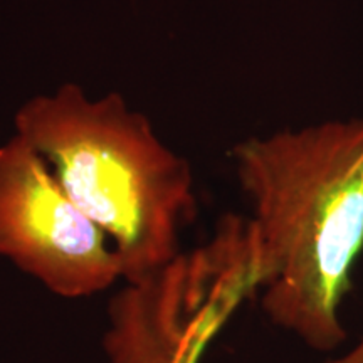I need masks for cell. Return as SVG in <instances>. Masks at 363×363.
I'll return each mask as SVG.
<instances>
[{"label": "cell", "instance_id": "obj_1", "mask_svg": "<svg viewBox=\"0 0 363 363\" xmlns=\"http://www.w3.org/2000/svg\"><path fill=\"white\" fill-rule=\"evenodd\" d=\"M230 157L252 207L262 311L311 350H337L363 252V118L252 136Z\"/></svg>", "mask_w": 363, "mask_h": 363}, {"label": "cell", "instance_id": "obj_2", "mask_svg": "<svg viewBox=\"0 0 363 363\" xmlns=\"http://www.w3.org/2000/svg\"><path fill=\"white\" fill-rule=\"evenodd\" d=\"M13 128L110 238L125 281L180 252V229L195 212L192 170L123 96L66 83L27 99Z\"/></svg>", "mask_w": 363, "mask_h": 363}, {"label": "cell", "instance_id": "obj_3", "mask_svg": "<svg viewBox=\"0 0 363 363\" xmlns=\"http://www.w3.org/2000/svg\"><path fill=\"white\" fill-rule=\"evenodd\" d=\"M259 291L249 217L225 216L214 235L177 252L115 294L103 348L108 363H201L240 303Z\"/></svg>", "mask_w": 363, "mask_h": 363}, {"label": "cell", "instance_id": "obj_4", "mask_svg": "<svg viewBox=\"0 0 363 363\" xmlns=\"http://www.w3.org/2000/svg\"><path fill=\"white\" fill-rule=\"evenodd\" d=\"M0 257L61 298L94 296L123 279L110 238L16 133L0 145Z\"/></svg>", "mask_w": 363, "mask_h": 363}, {"label": "cell", "instance_id": "obj_5", "mask_svg": "<svg viewBox=\"0 0 363 363\" xmlns=\"http://www.w3.org/2000/svg\"><path fill=\"white\" fill-rule=\"evenodd\" d=\"M323 363H363V337L350 352L335 358H328V360H325Z\"/></svg>", "mask_w": 363, "mask_h": 363}]
</instances>
